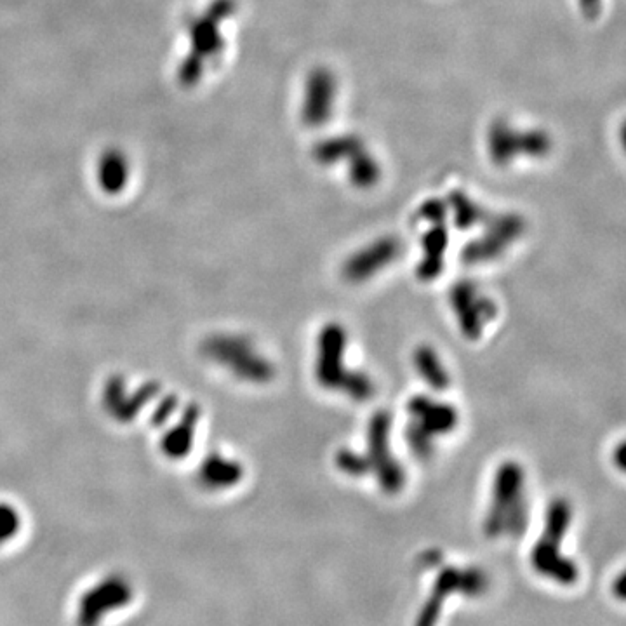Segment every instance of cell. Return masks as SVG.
Listing matches in <instances>:
<instances>
[{"instance_id":"13","label":"cell","mask_w":626,"mask_h":626,"mask_svg":"<svg viewBox=\"0 0 626 626\" xmlns=\"http://www.w3.org/2000/svg\"><path fill=\"white\" fill-rule=\"evenodd\" d=\"M413 364L421 380L435 392H444L451 385V374L444 366L437 350L430 345H420L414 350Z\"/></svg>"},{"instance_id":"2","label":"cell","mask_w":626,"mask_h":626,"mask_svg":"<svg viewBox=\"0 0 626 626\" xmlns=\"http://www.w3.org/2000/svg\"><path fill=\"white\" fill-rule=\"evenodd\" d=\"M527 524L526 472L517 461L501 463L493 479L487 510L489 536H519Z\"/></svg>"},{"instance_id":"5","label":"cell","mask_w":626,"mask_h":626,"mask_svg":"<svg viewBox=\"0 0 626 626\" xmlns=\"http://www.w3.org/2000/svg\"><path fill=\"white\" fill-rule=\"evenodd\" d=\"M211 355L239 380L254 385H265L274 380V364L244 336L216 338L211 343Z\"/></svg>"},{"instance_id":"3","label":"cell","mask_w":626,"mask_h":626,"mask_svg":"<svg viewBox=\"0 0 626 626\" xmlns=\"http://www.w3.org/2000/svg\"><path fill=\"white\" fill-rule=\"evenodd\" d=\"M407 414V446L420 460H428L435 451V442L440 437L453 433L460 423V414L456 407L428 395H414L407 402Z\"/></svg>"},{"instance_id":"14","label":"cell","mask_w":626,"mask_h":626,"mask_svg":"<svg viewBox=\"0 0 626 626\" xmlns=\"http://www.w3.org/2000/svg\"><path fill=\"white\" fill-rule=\"evenodd\" d=\"M331 93H333V82L326 72L313 75L310 80V96L307 101V119L310 122H322L329 114L331 107Z\"/></svg>"},{"instance_id":"4","label":"cell","mask_w":626,"mask_h":626,"mask_svg":"<svg viewBox=\"0 0 626 626\" xmlns=\"http://www.w3.org/2000/svg\"><path fill=\"white\" fill-rule=\"evenodd\" d=\"M392 416L387 411H378L369 421L366 451H360L366 463L367 475L378 480L387 494H397L406 486V470L392 449Z\"/></svg>"},{"instance_id":"6","label":"cell","mask_w":626,"mask_h":626,"mask_svg":"<svg viewBox=\"0 0 626 626\" xmlns=\"http://www.w3.org/2000/svg\"><path fill=\"white\" fill-rule=\"evenodd\" d=\"M449 301L461 334L470 341L480 340L486 327L498 317L496 301L470 280L456 282Z\"/></svg>"},{"instance_id":"10","label":"cell","mask_w":626,"mask_h":626,"mask_svg":"<svg viewBox=\"0 0 626 626\" xmlns=\"http://www.w3.org/2000/svg\"><path fill=\"white\" fill-rule=\"evenodd\" d=\"M131 587L126 580L119 576H110L101 580L86 593H82L77 606V618L80 626H96L107 618L110 611H117L127 606L131 599Z\"/></svg>"},{"instance_id":"1","label":"cell","mask_w":626,"mask_h":626,"mask_svg":"<svg viewBox=\"0 0 626 626\" xmlns=\"http://www.w3.org/2000/svg\"><path fill=\"white\" fill-rule=\"evenodd\" d=\"M347 331L338 322H329L317 336L315 380L329 392L341 393L348 399L369 400L374 383L364 371L353 369L347 362Z\"/></svg>"},{"instance_id":"12","label":"cell","mask_w":626,"mask_h":626,"mask_svg":"<svg viewBox=\"0 0 626 626\" xmlns=\"http://www.w3.org/2000/svg\"><path fill=\"white\" fill-rule=\"evenodd\" d=\"M242 477L244 468L239 461L227 458L223 454L209 456L200 468V480L207 489H228L239 484Z\"/></svg>"},{"instance_id":"15","label":"cell","mask_w":626,"mask_h":626,"mask_svg":"<svg viewBox=\"0 0 626 626\" xmlns=\"http://www.w3.org/2000/svg\"><path fill=\"white\" fill-rule=\"evenodd\" d=\"M453 213L456 227L463 228V230L484 220V211L463 194H454Z\"/></svg>"},{"instance_id":"11","label":"cell","mask_w":626,"mask_h":626,"mask_svg":"<svg viewBox=\"0 0 626 626\" xmlns=\"http://www.w3.org/2000/svg\"><path fill=\"white\" fill-rule=\"evenodd\" d=\"M399 253V240L392 237L373 240L371 244L360 247L352 256H348L341 267V275L350 284H364L390 267Z\"/></svg>"},{"instance_id":"9","label":"cell","mask_w":626,"mask_h":626,"mask_svg":"<svg viewBox=\"0 0 626 626\" xmlns=\"http://www.w3.org/2000/svg\"><path fill=\"white\" fill-rule=\"evenodd\" d=\"M421 218L430 223V228L423 234L421 239L420 263L416 267V277L423 282L435 280L444 270V258H446L447 230L444 228V218H446V207L440 204L439 200H430L421 207Z\"/></svg>"},{"instance_id":"8","label":"cell","mask_w":626,"mask_h":626,"mask_svg":"<svg viewBox=\"0 0 626 626\" xmlns=\"http://www.w3.org/2000/svg\"><path fill=\"white\" fill-rule=\"evenodd\" d=\"M524 234V221L517 214H503L486 223L484 234L463 247L461 260L468 267H480L501 258Z\"/></svg>"},{"instance_id":"16","label":"cell","mask_w":626,"mask_h":626,"mask_svg":"<svg viewBox=\"0 0 626 626\" xmlns=\"http://www.w3.org/2000/svg\"><path fill=\"white\" fill-rule=\"evenodd\" d=\"M21 517L16 508L0 503V547L20 533Z\"/></svg>"},{"instance_id":"7","label":"cell","mask_w":626,"mask_h":626,"mask_svg":"<svg viewBox=\"0 0 626 626\" xmlns=\"http://www.w3.org/2000/svg\"><path fill=\"white\" fill-rule=\"evenodd\" d=\"M571 515H573L571 505L564 498L553 500L552 505L548 507L545 534L534 548V564L541 573L553 574L559 578H573V564L562 559L559 553L560 543L571 522Z\"/></svg>"}]
</instances>
